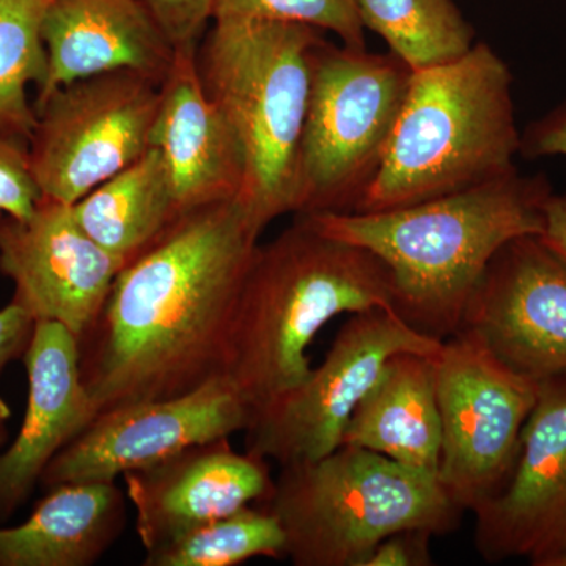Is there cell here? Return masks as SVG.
I'll return each instance as SVG.
<instances>
[{"mask_svg":"<svg viewBox=\"0 0 566 566\" xmlns=\"http://www.w3.org/2000/svg\"><path fill=\"white\" fill-rule=\"evenodd\" d=\"M35 323L24 308L14 303L0 311V375L11 363L24 357Z\"/></svg>","mask_w":566,"mask_h":566,"instance_id":"30","label":"cell"},{"mask_svg":"<svg viewBox=\"0 0 566 566\" xmlns=\"http://www.w3.org/2000/svg\"><path fill=\"white\" fill-rule=\"evenodd\" d=\"M51 0H0V126L31 139L36 114L29 85L48 76L43 21Z\"/></svg>","mask_w":566,"mask_h":566,"instance_id":"23","label":"cell"},{"mask_svg":"<svg viewBox=\"0 0 566 566\" xmlns=\"http://www.w3.org/2000/svg\"><path fill=\"white\" fill-rule=\"evenodd\" d=\"M255 18L333 32L344 46L367 50L357 0H216L214 17Z\"/></svg>","mask_w":566,"mask_h":566,"instance_id":"25","label":"cell"},{"mask_svg":"<svg viewBox=\"0 0 566 566\" xmlns=\"http://www.w3.org/2000/svg\"><path fill=\"white\" fill-rule=\"evenodd\" d=\"M424 531H403L387 536L368 554L363 566H428L433 564L430 542Z\"/></svg>","mask_w":566,"mask_h":566,"instance_id":"28","label":"cell"},{"mask_svg":"<svg viewBox=\"0 0 566 566\" xmlns=\"http://www.w3.org/2000/svg\"><path fill=\"white\" fill-rule=\"evenodd\" d=\"M123 266L84 232L73 205L41 197L29 218H0V273L13 282L11 303L35 322L62 324L77 342L98 319Z\"/></svg>","mask_w":566,"mask_h":566,"instance_id":"13","label":"cell"},{"mask_svg":"<svg viewBox=\"0 0 566 566\" xmlns=\"http://www.w3.org/2000/svg\"><path fill=\"white\" fill-rule=\"evenodd\" d=\"M460 329L532 381L566 375L565 260L539 234L513 238L476 283Z\"/></svg>","mask_w":566,"mask_h":566,"instance_id":"12","label":"cell"},{"mask_svg":"<svg viewBox=\"0 0 566 566\" xmlns=\"http://www.w3.org/2000/svg\"><path fill=\"white\" fill-rule=\"evenodd\" d=\"M84 232L123 264L150 248L180 218L169 170L158 148L73 205Z\"/></svg>","mask_w":566,"mask_h":566,"instance_id":"21","label":"cell"},{"mask_svg":"<svg viewBox=\"0 0 566 566\" xmlns=\"http://www.w3.org/2000/svg\"><path fill=\"white\" fill-rule=\"evenodd\" d=\"M551 196L546 175L528 177L516 169L397 210L300 216L319 232L378 256L392 274L397 314L419 333L446 340L460 329L495 252L513 238L543 233Z\"/></svg>","mask_w":566,"mask_h":566,"instance_id":"2","label":"cell"},{"mask_svg":"<svg viewBox=\"0 0 566 566\" xmlns=\"http://www.w3.org/2000/svg\"><path fill=\"white\" fill-rule=\"evenodd\" d=\"M161 84L120 69L70 82L33 104L29 139L41 197L74 205L151 147Z\"/></svg>","mask_w":566,"mask_h":566,"instance_id":"9","label":"cell"},{"mask_svg":"<svg viewBox=\"0 0 566 566\" xmlns=\"http://www.w3.org/2000/svg\"><path fill=\"white\" fill-rule=\"evenodd\" d=\"M123 479L145 551L253 502H266L274 486L268 461L238 453L230 438L189 447Z\"/></svg>","mask_w":566,"mask_h":566,"instance_id":"15","label":"cell"},{"mask_svg":"<svg viewBox=\"0 0 566 566\" xmlns=\"http://www.w3.org/2000/svg\"><path fill=\"white\" fill-rule=\"evenodd\" d=\"M214 2L216 0H142L175 50L199 46L214 17Z\"/></svg>","mask_w":566,"mask_h":566,"instance_id":"27","label":"cell"},{"mask_svg":"<svg viewBox=\"0 0 566 566\" xmlns=\"http://www.w3.org/2000/svg\"><path fill=\"white\" fill-rule=\"evenodd\" d=\"M412 73L392 52L327 41L316 50L294 214L356 210L385 161Z\"/></svg>","mask_w":566,"mask_h":566,"instance_id":"7","label":"cell"},{"mask_svg":"<svg viewBox=\"0 0 566 566\" xmlns=\"http://www.w3.org/2000/svg\"><path fill=\"white\" fill-rule=\"evenodd\" d=\"M370 308L395 311L386 264L297 214L271 243L256 245L234 307L223 375L253 412L307 378L308 345L327 323Z\"/></svg>","mask_w":566,"mask_h":566,"instance_id":"3","label":"cell"},{"mask_svg":"<svg viewBox=\"0 0 566 566\" xmlns=\"http://www.w3.org/2000/svg\"><path fill=\"white\" fill-rule=\"evenodd\" d=\"M251 406L226 375L192 392L99 412L41 475L44 490L62 483L115 482L205 442L244 431Z\"/></svg>","mask_w":566,"mask_h":566,"instance_id":"11","label":"cell"},{"mask_svg":"<svg viewBox=\"0 0 566 566\" xmlns=\"http://www.w3.org/2000/svg\"><path fill=\"white\" fill-rule=\"evenodd\" d=\"M475 547L490 564L566 556V375L538 382L512 475L475 509Z\"/></svg>","mask_w":566,"mask_h":566,"instance_id":"14","label":"cell"},{"mask_svg":"<svg viewBox=\"0 0 566 566\" xmlns=\"http://www.w3.org/2000/svg\"><path fill=\"white\" fill-rule=\"evenodd\" d=\"M22 360L28 408L13 444L0 453V523L31 497L44 469L96 417L82 381L80 342L66 327L36 322Z\"/></svg>","mask_w":566,"mask_h":566,"instance_id":"17","label":"cell"},{"mask_svg":"<svg viewBox=\"0 0 566 566\" xmlns=\"http://www.w3.org/2000/svg\"><path fill=\"white\" fill-rule=\"evenodd\" d=\"M266 506L296 566H363L387 536L450 534L463 513L436 476L354 446L282 465Z\"/></svg>","mask_w":566,"mask_h":566,"instance_id":"6","label":"cell"},{"mask_svg":"<svg viewBox=\"0 0 566 566\" xmlns=\"http://www.w3.org/2000/svg\"><path fill=\"white\" fill-rule=\"evenodd\" d=\"M197 48L175 50L159 87L151 147L161 153L178 216L238 199L245 178L244 151L233 126L205 92Z\"/></svg>","mask_w":566,"mask_h":566,"instance_id":"16","label":"cell"},{"mask_svg":"<svg viewBox=\"0 0 566 566\" xmlns=\"http://www.w3.org/2000/svg\"><path fill=\"white\" fill-rule=\"evenodd\" d=\"M260 233L238 199L185 212L122 268L80 340L96 415L192 392L223 375Z\"/></svg>","mask_w":566,"mask_h":566,"instance_id":"1","label":"cell"},{"mask_svg":"<svg viewBox=\"0 0 566 566\" xmlns=\"http://www.w3.org/2000/svg\"><path fill=\"white\" fill-rule=\"evenodd\" d=\"M360 21L412 71L458 61L475 44V29L453 0H357Z\"/></svg>","mask_w":566,"mask_h":566,"instance_id":"22","label":"cell"},{"mask_svg":"<svg viewBox=\"0 0 566 566\" xmlns=\"http://www.w3.org/2000/svg\"><path fill=\"white\" fill-rule=\"evenodd\" d=\"M41 200L33 178L29 139L0 126V211L25 219Z\"/></svg>","mask_w":566,"mask_h":566,"instance_id":"26","label":"cell"},{"mask_svg":"<svg viewBox=\"0 0 566 566\" xmlns=\"http://www.w3.org/2000/svg\"><path fill=\"white\" fill-rule=\"evenodd\" d=\"M11 417L10 406L6 403V401L0 398V447L6 444L7 436H9V430H7V423H9Z\"/></svg>","mask_w":566,"mask_h":566,"instance_id":"32","label":"cell"},{"mask_svg":"<svg viewBox=\"0 0 566 566\" xmlns=\"http://www.w3.org/2000/svg\"><path fill=\"white\" fill-rule=\"evenodd\" d=\"M521 155L531 159L566 156V104L528 126L521 136Z\"/></svg>","mask_w":566,"mask_h":566,"instance_id":"29","label":"cell"},{"mask_svg":"<svg viewBox=\"0 0 566 566\" xmlns=\"http://www.w3.org/2000/svg\"><path fill=\"white\" fill-rule=\"evenodd\" d=\"M442 444L438 480L463 512L504 488L538 382L506 367L468 329L442 340L433 356Z\"/></svg>","mask_w":566,"mask_h":566,"instance_id":"8","label":"cell"},{"mask_svg":"<svg viewBox=\"0 0 566 566\" xmlns=\"http://www.w3.org/2000/svg\"><path fill=\"white\" fill-rule=\"evenodd\" d=\"M46 491L24 523L0 527V566L95 565L125 528V494L115 482Z\"/></svg>","mask_w":566,"mask_h":566,"instance_id":"20","label":"cell"},{"mask_svg":"<svg viewBox=\"0 0 566 566\" xmlns=\"http://www.w3.org/2000/svg\"><path fill=\"white\" fill-rule=\"evenodd\" d=\"M442 340L424 335L395 311L349 316L322 364L303 382L252 412L245 452L289 465L333 453L354 409L398 353L434 356Z\"/></svg>","mask_w":566,"mask_h":566,"instance_id":"10","label":"cell"},{"mask_svg":"<svg viewBox=\"0 0 566 566\" xmlns=\"http://www.w3.org/2000/svg\"><path fill=\"white\" fill-rule=\"evenodd\" d=\"M553 566H566V556L558 558Z\"/></svg>","mask_w":566,"mask_h":566,"instance_id":"33","label":"cell"},{"mask_svg":"<svg viewBox=\"0 0 566 566\" xmlns=\"http://www.w3.org/2000/svg\"><path fill=\"white\" fill-rule=\"evenodd\" d=\"M543 241L566 262V196H551L545 210Z\"/></svg>","mask_w":566,"mask_h":566,"instance_id":"31","label":"cell"},{"mask_svg":"<svg viewBox=\"0 0 566 566\" xmlns=\"http://www.w3.org/2000/svg\"><path fill=\"white\" fill-rule=\"evenodd\" d=\"M441 444L433 356L395 354L354 409L342 446L371 450L438 479Z\"/></svg>","mask_w":566,"mask_h":566,"instance_id":"19","label":"cell"},{"mask_svg":"<svg viewBox=\"0 0 566 566\" xmlns=\"http://www.w3.org/2000/svg\"><path fill=\"white\" fill-rule=\"evenodd\" d=\"M197 48V69L211 102L244 151L238 202L262 234L294 212L296 167L315 52L323 31L255 18H219Z\"/></svg>","mask_w":566,"mask_h":566,"instance_id":"5","label":"cell"},{"mask_svg":"<svg viewBox=\"0 0 566 566\" xmlns=\"http://www.w3.org/2000/svg\"><path fill=\"white\" fill-rule=\"evenodd\" d=\"M512 84L509 65L486 43L415 71L381 169L353 212L411 207L516 170Z\"/></svg>","mask_w":566,"mask_h":566,"instance_id":"4","label":"cell"},{"mask_svg":"<svg viewBox=\"0 0 566 566\" xmlns=\"http://www.w3.org/2000/svg\"><path fill=\"white\" fill-rule=\"evenodd\" d=\"M285 536L270 509L249 505L145 551L144 566H234L255 557H285Z\"/></svg>","mask_w":566,"mask_h":566,"instance_id":"24","label":"cell"},{"mask_svg":"<svg viewBox=\"0 0 566 566\" xmlns=\"http://www.w3.org/2000/svg\"><path fill=\"white\" fill-rule=\"evenodd\" d=\"M43 40L48 76L35 103L104 71H139L163 84L175 57V48L142 0H51Z\"/></svg>","mask_w":566,"mask_h":566,"instance_id":"18","label":"cell"}]
</instances>
